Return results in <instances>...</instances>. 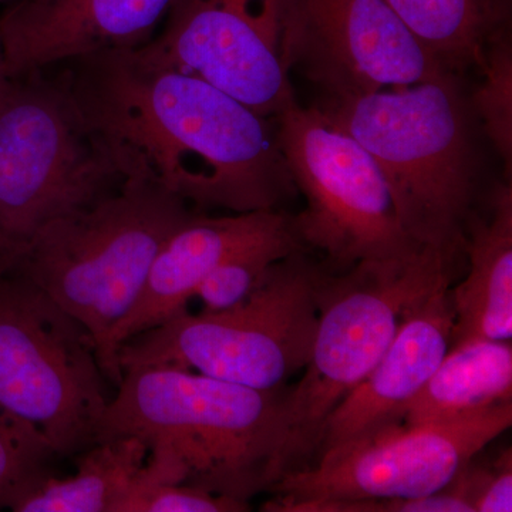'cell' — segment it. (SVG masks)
<instances>
[{
	"instance_id": "cell-26",
	"label": "cell",
	"mask_w": 512,
	"mask_h": 512,
	"mask_svg": "<svg viewBox=\"0 0 512 512\" xmlns=\"http://www.w3.org/2000/svg\"><path fill=\"white\" fill-rule=\"evenodd\" d=\"M13 80L10 79L8 69H6L5 55H3L2 42H0V106L5 101L12 87Z\"/></svg>"
},
{
	"instance_id": "cell-20",
	"label": "cell",
	"mask_w": 512,
	"mask_h": 512,
	"mask_svg": "<svg viewBox=\"0 0 512 512\" xmlns=\"http://www.w3.org/2000/svg\"><path fill=\"white\" fill-rule=\"evenodd\" d=\"M478 67L483 70V79L474 90L471 106L511 180L512 45L508 25L491 37Z\"/></svg>"
},
{
	"instance_id": "cell-23",
	"label": "cell",
	"mask_w": 512,
	"mask_h": 512,
	"mask_svg": "<svg viewBox=\"0 0 512 512\" xmlns=\"http://www.w3.org/2000/svg\"><path fill=\"white\" fill-rule=\"evenodd\" d=\"M248 501L211 493L191 484H153L133 487L113 512H241Z\"/></svg>"
},
{
	"instance_id": "cell-22",
	"label": "cell",
	"mask_w": 512,
	"mask_h": 512,
	"mask_svg": "<svg viewBox=\"0 0 512 512\" xmlns=\"http://www.w3.org/2000/svg\"><path fill=\"white\" fill-rule=\"evenodd\" d=\"M308 251L299 238L278 239L231 256L201 282L195 292L204 312H222L239 305L255 291L269 266L293 252Z\"/></svg>"
},
{
	"instance_id": "cell-13",
	"label": "cell",
	"mask_w": 512,
	"mask_h": 512,
	"mask_svg": "<svg viewBox=\"0 0 512 512\" xmlns=\"http://www.w3.org/2000/svg\"><path fill=\"white\" fill-rule=\"evenodd\" d=\"M285 238H299L293 215L285 211L222 217L192 212L165 239L133 311L111 330L103 362L110 383L119 386L123 380L117 352L126 340L187 312L201 282L231 256Z\"/></svg>"
},
{
	"instance_id": "cell-10",
	"label": "cell",
	"mask_w": 512,
	"mask_h": 512,
	"mask_svg": "<svg viewBox=\"0 0 512 512\" xmlns=\"http://www.w3.org/2000/svg\"><path fill=\"white\" fill-rule=\"evenodd\" d=\"M511 424L512 402L441 423L390 424L329 448L311 466L282 477L262 511L439 493Z\"/></svg>"
},
{
	"instance_id": "cell-1",
	"label": "cell",
	"mask_w": 512,
	"mask_h": 512,
	"mask_svg": "<svg viewBox=\"0 0 512 512\" xmlns=\"http://www.w3.org/2000/svg\"><path fill=\"white\" fill-rule=\"evenodd\" d=\"M62 77L121 178L148 181L200 210H278L295 194L274 119L133 49L69 62Z\"/></svg>"
},
{
	"instance_id": "cell-24",
	"label": "cell",
	"mask_w": 512,
	"mask_h": 512,
	"mask_svg": "<svg viewBox=\"0 0 512 512\" xmlns=\"http://www.w3.org/2000/svg\"><path fill=\"white\" fill-rule=\"evenodd\" d=\"M448 485L467 501L473 512H511V448H505L488 466H473V460L468 461Z\"/></svg>"
},
{
	"instance_id": "cell-21",
	"label": "cell",
	"mask_w": 512,
	"mask_h": 512,
	"mask_svg": "<svg viewBox=\"0 0 512 512\" xmlns=\"http://www.w3.org/2000/svg\"><path fill=\"white\" fill-rule=\"evenodd\" d=\"M57 456L45 437L0 406V510L12 505L52 476L50 463Z\"/></svg>"
},
{
	"instance_id": "cell-11",
	"label": "cell",
	"mask_w": 512,
	"mask_h": 512,
	"mask_svg": "<svg viewBox=\"0 0 512 512\" xmlns=\"http://www.w3.org/2000/svg\"><path fill=\"white\" fill-rule=\"evenodd\" d=\"M296 0H174L164 29L133 49L140 62L200 77L275 119L291 83Z\"/></svg>"
},
{
	"instance_id": "cell-27",
	"label": "cell",
	"mask_w": 512,
	"mask_h": 512,
	"mask_svg": "<svg viewBox=\"0 0 512 512\" xmlns=\"http://www.w3.org/2000/svg\"><path fill=\"white\" fill-rule=\"evenodd\" d=\"M9 2H10V0H0V3H5V5H6V3H9Z\"/></svg>"
},
{
	"instance_id": "cell-12",
	"label": "cell",
	"mask_w": 512,
	"mask_h": 512,
	"mask_svg": "<svg viewBox=\"0 0 512 512\" xmlns=\"http://www.w3.org/2000/svg\"><path fill=\"white\" fill-rule=\"evenodd\" d=\"M293 69L323 96L400 89L447 72L384 0H296Z\"/></svg>"
},
{
	"instance_id": "cell-5",
	"label": "cell",
	"mask_w": 512,
	"mask_h": 512,
	"mask_svg": "<svg viewBox=\"0 0 512 512\" xmlns=\"http://www.w3.org/2000/svg\"><path fill=\"white\" fill-rule=\"evenodd\" d=\"M191 214L164 188L126 178L43 225L6 275L37 286L86 326L103 367L111 330L133 311L165 239Z\"/></svg>"
},
{
	"instance_id": "cell-2",
	"label": "cell",
	"mask_w": 512,
	"mask_h": 512,
	"mask_svg": "<svg viewBox=\"0 0 512 512\" xmlns=\"http://www.w3.org/2000/svg\"><path fill=\"white\" fill-rule=\"evenodd\" d=\"M313 106L379 165L414 244L456 265L474 214L478 173L456 74L400 89L323 96Z\"/></svg>"
},
{
	"instance_id": "cell-8",
	"label": "cell",
	"mask_w": 512,
	"mask_h": 512,
	"mask_svg": "<svg viewBox=\"0 0 512 512\" xmlns=\"http://www.w3.org/2000/svg\"><path fill=\"white\" fill-rule=\"evenodd\" d=\"M92 333L18 275L0 276V406L57 456L96 443L113 397Z\"/></svg>"
},
{
	"instance_id": "cell-17",
	"label": "cell",
	"mask_w": 512,
	"mask_h": 512,
	"mask_svg": "<svg viewBox=\"0 0 512 512\" xmlns=\"http://www.w3.org/2000/svg\"><path fill=\"white\" fill-rule=\"evenodd\" d=\"M404 414V423H441L512 402L511 340L454 343Z\"/></svg>"
},
{
	"instance_id": "cell-15",
	"label": "cell",
	"mask_w": 512,
	"mask_h": 512,
	"mask_svg": "<svg viewBox=\"0 0 512 512\" xmlns=\"http://www.w3.org/2000/svg\"><path fill=\"white\" fill-rule=\"evenodd\" d=\"M454 319L450 284L440 285L406 313L379 362L330 414L316 458L329 448L404 421L410 403L450 349Z\"/></svg>"
},
{
	"instance_id": "cell-18",
	"label": "cell",
	"mask_w": 512,
	"mask_h": 512,
	"mask_svg": "<svg viewBox=\"0 0 512 512\" xmlns=\"http://www.w3.org/2000/svg\"><path fill=\"white\" fill-rule=\"evenodd\" d=\"M148 453L146 441L136 436L96 441L77 454V471L72 477H46L10 511L113 512L136 480Z\"/></svg>"
},
{
	"instance_id": "cell-4",
	"label": "cell",
	"mask_w": 512,
	"mask_h": 512,
	"mask_svg": "<svg viewBox=\"0 0 512 512\" xmlns=\"http://www.w3.org/2000/svg\"><path fill=\"white\" fill-rule=\"evenodd\" d=\"M454 268L439 252L420 249L404 258L359 262L346 271L325 269L305 375L286 394L272 487L311 466L330 414L379 362L406 313L450 284Z\"/></svg>"
},
{
	"instance_id": "cell-14",
	"label": "cell",
	"mask_w": 512,
	"mask_h": 512,
	"mask_svg": "<svg viewBox=\"0 0 512 512\" xmlns=\"http://www.w3.org/2000/svg\"><path fill=\"white\" fill-rule=\"evenodd\" d=\"M174 0H10L0 42L10 79L153 39Z\"/></svg>"
},
{
	"instance_id": "cell-19",
	"label": "cell",
	"mask_w": 512,
	"mask_h": 512,
	"mask_svg": "<svg viewBox=\"0 0 512 512\" xmlns=\"http://www.w3.org/2000/svg\"><path fill=\"white\" fill-rule=\"evenodd\" d=\"M447 72L483 62L485 46L508 25L507 0H384Z\"/></svg>"
},
{
	"instance_id": "cell-3",
	"label": "cell",
	"mask_w": 512,
	"mask_h": 512,
	"mask_svg": "<svg viewBox=\"0 0 512 512\" xmlns=\"http://www.w3.org/2000/svg\"><path fill=\"white\" fill-rule=\"evenodd\" d=\"M288 389L259 390L174 367L126 370L96 441L163 443L187 484L248 501L271 490Z\"/></svg>"
},
{
	"instance_id": "cell-7",
	"label": "cell",
	"mask_w": 512,
	"mask_h": 512,
	"mask_svg": "<svg viewBox=\"0 0 512 512\" xmlns=\"http://www.w3.org/2000/svg\"><path fill=\"white\" fill-rule=\"evenodd\" d=\"M121 181L62 77L13 80L0 106V276L43 225Z\"/></svg>"
},
{
	"instance_id": "cell-25",
	"label": "cell",
	"mask_w": 512,
	"mask_h": 512,
	"mask_svg": "<svg viewBox=\"0 0 512 512\" xmlns=\"http://www.w3.org/2000/svg\"><path fill=\"white\" fill-rule=\"evenodd\" d=\"M293 512H473L450 485L439 493L417 498L322 501L299 505Z\"/></svg>"
},
{
	"instance_id": "cell-9",
	"label": "cell",
	"mask_w": 512,
	"mask_h": 512,
	"mask_svg": "<svg viewBox=\"0 0 512 512\" xmlns=\"http://www.w3.org/2000/svg\"><path fill=\"white\" fill-rule=\"evenodd\" d=\"M276 137L305 210L293 215L303 247L332 269L420 251L404 231L392 191L373 157L316 106L275 117Z\"/></svg>"
},
{
	"instance_id": "cell-6",
	"label": "cell",
	"mask_w": 512,
	"mask_h": 512,
	"mask_svg": "<svg viewBox=\"0 0 512 512\" xmlns=\"http://www.w3.org/2000/svg\"><path fill=\"white\" fill-rule=\"evenodd\" d=\"M323 274L308 251L293 252L234 308L187 311L126 340L121 370L174 367L259 390L284 387L308 363Z\"/></svg>"
},
{
	"instance_id": "cell-16",
	"label": "cell",
	"mask_w": 512,
	"mask_h": 512,
	"mask_svg": "<svg viewBox=\"0 0 512 512\" xmlns=\"http://www.w3.org/2000/svg\"><path fill=\"white\" fill-rule=\"evenodd\" d=\"M464 254L466 278L451 289L454 319L451 345L461 340L512 339V187L495 185L485 212L473 214Z\"/></svg>"
}]
</instances>
